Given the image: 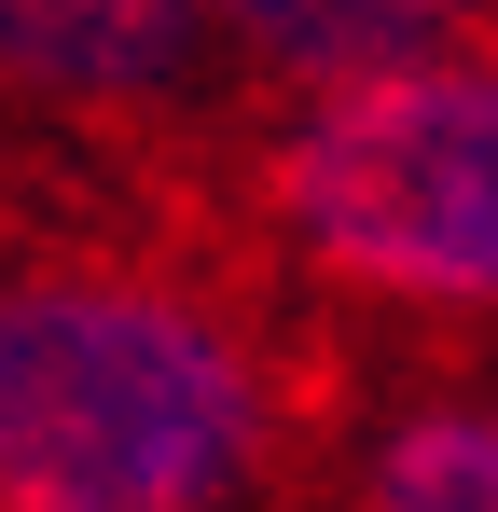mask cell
<instances>
[{"mask_svg": "<svg viewBox=\"0 0 498 512\" xmlns=\"http://www.w3.org/2000/svg\"><path fill=\"white\" fill-rule=\"evenodd\" d=\"M346 512H498V388L388 402L346 457Z\"/></svg>", "mask_w": 498, "mask_h": 512, "instance_id": "277c9868", "label": "cell"}, {"mask_svg": "<svg viewBox=\"0 0 498 512\" xmlns=\"http://www.w3.org/2000/svg\"><path fill=\"white\" fill-rule=\"evenodd\" d=\"M498 0H208L222 56L277 70V84H319V70H360L388 42H429V28H485Z\"/></svg>", "mask_w": 498, "mask_h": 512, "instance_id": "5b68a950", "label": "cell"}, {"mask_svg": "<svg viewBox=\"0 0 498 512\" xmlns=\"http://www.w3.org/2000/svg\"><path fill=\"white\" fill-rule=\"evenodd\" d=\"M208 70H222L208 0H0V111L14 125H70V139L180 125Z\"/></svg>", "mask_w": 498, "mask_h": 512, "instance_id": "3957f363", "label": "cell"}, {"mask_svg": "<svg viewBox=\"0 0 498 512\" xmlns=\"http://www.w3.org/2000/svg\"><path fill=\"white\" fill-rule=\"evenodd\" d=\"M291 374L222 277L139 236H0V512H236Z\"/></svg>", "mask_w": 498, "mask_h": 512, "instance_id": "6da1fadb", "label": "cell"}, {"mask_svg": "<svg viewBox=\"0 0 498 512\" xmlns=\"http://www.w3.org/2000/svg\"><path fill=\"white\" fill-rule=\"evenodd\" d=\"M263 222L346 305L498 319V42L429 28L360 70L291 84L263 125Z\"/></svg>", "mask_w": 498, "mask_h": 512, "instance_id": "7a4b0ae2", "label": "cell"}]
</instances>
